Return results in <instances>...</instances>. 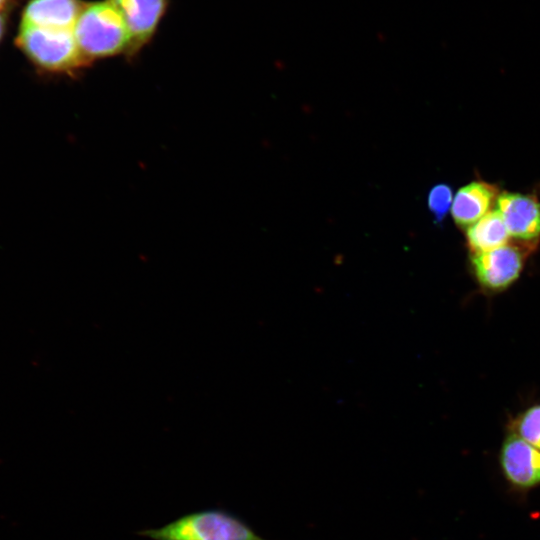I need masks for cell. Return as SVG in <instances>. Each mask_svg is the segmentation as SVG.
I'll list each match as a JSON object with an SVG mask.
<instances>
[{
  "label": "cell",
  "instance_id": "cell-7",
  "mask_svg": "<svg viewBox=\"0 0 540 540\" xmlns=\"http://www.w3.org/2000/svg\"><path fill=\"white\" fill-rule=\"evenodd\" d=\"M122 15L130 35L129 55L137 53L154 36L168 0H109Z\"/></svg>",
  "mask_w": 540,
  "mask_h": 540
},
{
  "label": "cell",
  "instance_id": "cell-5",
  "mask_svg": "<svg viewBox=\"0 0 540 540\" xmlns=\"http://www.w3.org/2000/svg\"><path fill=\"white\" fill-rule=\"evenodd\" d=\"M501 473L517 492L540 486V450L514 433L504 439L499 453Z\"/></svg>",
  "mask_w": 540,
  "mask_h": 540
},
{
  "label": "cell",
  "instance_id": "cell-13",
  "mask_svg": "<svg viewBox=\"0 0 540 540\" xmlns=\"http://www.w3.org/2000/svg\"><path fill=\"white\" fill-rule=\"evenodd\" d=\"M6 24H7V16L6 11H0V41L3 38V35L6 30Z\"/></svg>",
  "mask_w": 540,
  "mask_h": 540
},
{
  "label": "cell",
  "instance_id": "cell-12",
  "mask_svg": "<svg viewBox=\"0 0 540 540\" xmlns=\"http://www.w3.org/2000/svg\"><path fill=\"white\" fill-rule=\"evenodd\" d=\"M452 189L445 183L433 186L428 193V209L436 223L441 222L452 205Z\"/></svg>",
  "mask_w": 540,
  "mask_h": 540
},
{
  "label": "cell",
  "instance_id": "cell-1",
  "mask_svg": "<svg viewBox=\"0 0 540 540\" xmlns=\"http://www.w3.org/2000/svg\"><path fill=\"white\" fill-rule=\"evenodd\" d=\"M83 58L91 61L127 52L130 35L117 8L109 1L85 4L73 27Z\"/></svg>",
  "mask_w": 540,
  "mask_h": 540
},
{
  "label": "cell",
  "instance_id": "cell-8",
  "mask_svg": "<svg viewBox=\"0 0 540 540\" xmlns=\"http://www.w3.org/2000/svg\"><path fill=\"white\" fill-rule=\"evenodd\" d=\"M499 194L496 185L484 181H473L461 187L451 206L455 223L468 228L491 211Z\"/></svg>",
  "mask_w": 540,
  "mask_h": 540
},
{
  "label": "cell",
  "instance_id": "cell-2",
  "mask_svg": "<svg viewBox=\"0 0 540 540\" xmlns=\"http://www.w3.org/2000/svg\"><path fill=\"white\" fill-rule=\"evenodd\" d=\"M16 44L36 68L48 73L74 75L89 65L70 29L20 24Z\"/></svg>",
  "mask_w": 540,
  "mask_h": 540
},
{
  "label": "cell",
  "instance_id": "cell-9",
  "mask_svg": "<svg viewBox=\"0 0 540 540\" xmlns=\"http://www.w3.org/2000/svg\"><path fill=\"white\" fill-rule=\"evenodd\" d=\"M85 3L80 0H30L22 13V25L70 29Z\"/></svg>",
  "mask_w": 540,
  "mask_h": 540
},
{
  "label": "cell",
  "instance_id": "cell-10",
  "mask_svg": "<svg viewBox=\"0 0 540 540\" xmlns=\"http://www.w3.org/2000/svg\"><path fill=\"white\" fill-rule=\"evenodd\" d=\"M510 235L497 209L489 211L467 228L466 239L473 254L488 252L507 244Z\"/></svg>",
  "mask_w": 540,
  "mask_h": 540
},
{
  "label": "cell",
  "instance_id": "cell-3",
  "mask_svg": "<svg viewBox=\"0 0 540 540\" xmlns=\"http://www.w3.org/2000/svg\"><path fill=\"white\" fill-rule=\"evenodd\" d=\"M138 534L152 540H268L241 518L222 509L192 512L161 528Z\"/></svg>",
  "mask_w": 540,
  "mask_h": 540
},
{
  "label": "cell",
  "instance_id": "cell-14",
  "mask_svg": "<svg viewBox=\"0 0 540 540\" xmlns=\"http://www.w3.org/2000/svg\"><path fill=\"white\" fill-rule=\"evenodd\" d=\"M8 0H0V11L5 9Z\"/></svg>",
  "mask_w": 540,
  "mask_h": 540
},
{
  "label": "cell",
  "instance_id": "cell-11",
  "mask_svg": "<svg viewBox=\"0 0 540 540\" xmlns=\"http://www.w3.org/2000/svg\"><path fill=\"white\" fill-rule=\"evenodd\" d=\"M511 433L540 450V404L520 414L512 424Z\"/></svg>",
  "mask_w": 540,
  "mask_h": 540
},
{
  "label": "cell",
  "instance_id": "cell-6",
  "mask_svg": "<svg viewBox=\"0 0 540 540\" xmlns=\"http://www.w3.org/2000/svg\"><path fill=\"white\" fill-rule=\"evenodd\" d=\"M510 236L523 244L532 245L540 237V202L532 195L503 192L496 200Z\"/></svg>",
  "mask_w": 540,
  "mask_h": 540
},
{
  "label": "cell",
  "instance_id": "cell-4",
  "mask_svg": "<svg viewBox=\"0 0 540 540\" xmlns=\"http://www.w3.org/2000/svg\"><path fill=\"white\" fill-rule=\"evenodd\" d=\"M531 249L505 244L488 252L473 254L471 264L478 283L489 291H501L520 275Z\"/></svg>",
  "mask_w": 540,
  "mask_h": 540
}]
</instances>
